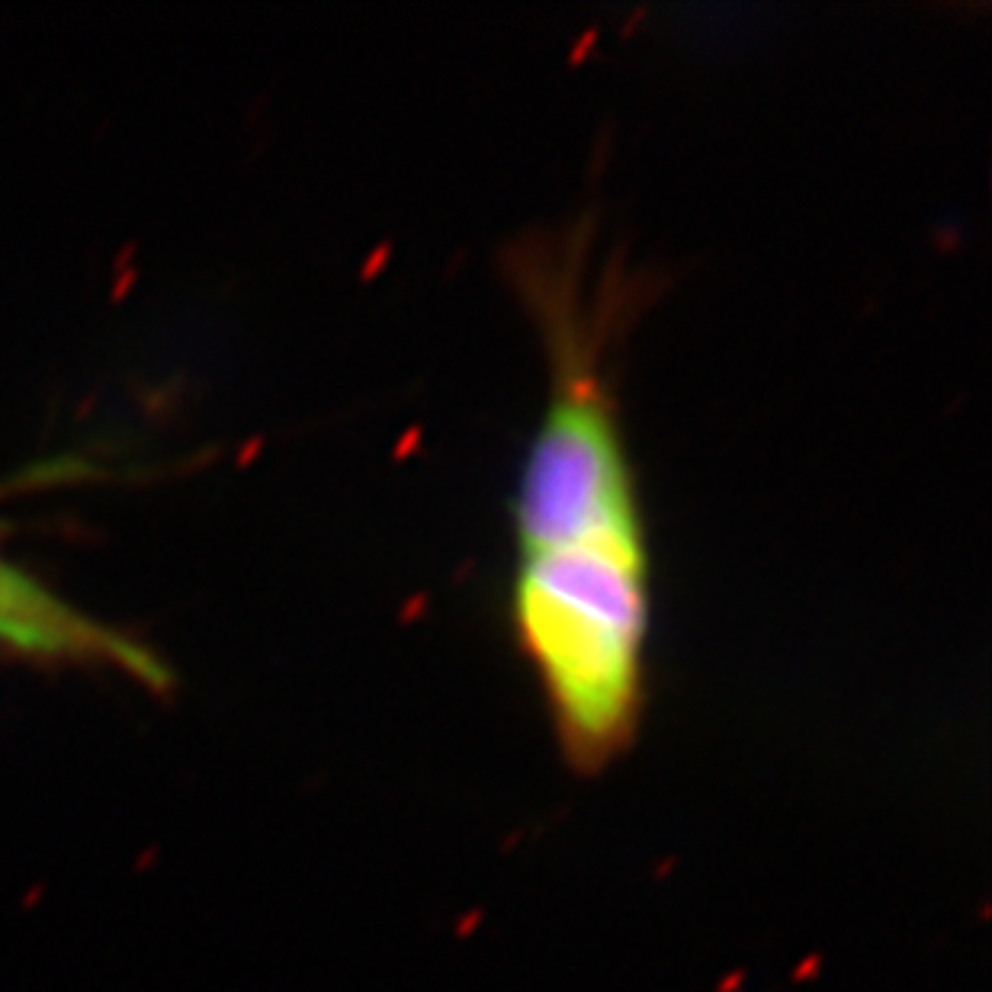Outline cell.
I'll use <instances>...</instances> for the list:
<instances>
[{"label": "cell", "mask_w": 992, "mask_h": 992, "mask_svg": "<svg viewBox=\"0 0 992 992\" xmlns=\"http://www.w3.org/2000/svg\"><path fill=\"white\" fill-rule=\"evenodd\" d=\"M501 267L546 357L511 501L508 627L559 755L591 777L630 752L649 697L652 549L617 360L655 286L627 257H598L588 219L517 235Z\"/></svg>", "instance_id": "cell-1"}, {"label": "cell", "mask_w": 992, "mask_h": 992, "mask_svg": "<svg viewBox=\"0 0 992 992\" xmlns=\"http://www.w3.org/2000/svg\"><path fill=\"white\" fill-rule=\"evenodd\" d=\"M0 646L39 662H103L145 684H167V668L135 639L78 610L33 572L0 556Z\"/></svg>", "instance_id": "cell-2"}]
</instances>
